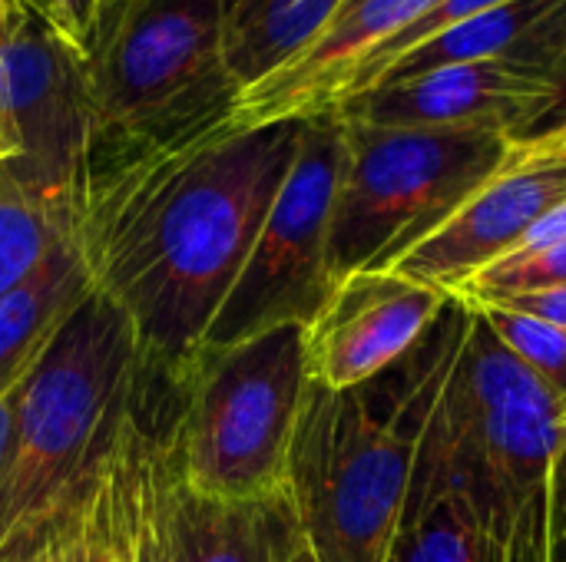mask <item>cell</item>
<instances>
[{
	"label": "cell",
	"instance_id": "cell-5",
	"mask_svg": "<svg viewBox=\"0 0 566 562\" xmlns=\"http://www.w3.org/2000/svg\"><path fill=\"white\" fill-rule=\"evenodd\" d=\"M345 123V166L328 229L335 285L395 265L507 159L511 139L461 129Z\"/></svg>",
	"mask_w": 566,
	"mask_h": 562
},
{
	"label": "cell",
	"instance_id": "cell-21",
	"mask_svg": "<svg viewBox=\"0 0 566 562\" xmlns=\"http://www.w3.org/2000/svg\"><path fill=\"white\" fill-rule=\"evenodd\" d=\"M554 285H566V242L531 255H514L484 268L481 275L464 282L454 291V298L478 305V301H494V298H507L534 288H554Z\"/></svg>",
	"mask_w": 566,
	"mask_h": 562
},
{
	"label": "cell",
	"instance_id": "cell-13",
	"mask_svg": "<svg viewBox=\"0 0 566 562\" xmlns=\"http://www.w3.org/2000/svg\"><path fill=\"white\" fill-rule=\"evenodd\" d=\"M302 523L289 490L262 500H209L172 477L153 562H295L305 553Z\"/></svg>",
	"mask_w": 566,
	"mask_h": 562
},
{
	"label": "cell",
	"instance_id": "cell-15",
	"mask_svg": "<svg viewBox=\"0 0 566 562\" xmlns=\"http://www.w3.org/2000/svg\"><path fill=\"white\" fill-rule=\"evenodd\" d=\"M73 242L60 245L40 272L0 301V394L30 378L63 321L93 291Z\"/></svg>",
	"mask_w": 566,
	"mask_h": 562
},
{
	"label": "cell",
	"instance_id": "cell-16",
	"mask_svg": "<svg viewBox=\"0 0 566 562\" xmlns=\"http://www.w3.org/2000/svg\"><path fill=\"white\" fill-rule=\"evenodd\" d=\"M507 553L458 490L438 487L408 497L388 562H507Z\"/></svg>",
	"mask_w": 566,
	"mask_h": 562
},
{
	"label": "cell",
	"instance_id": "cell-20",
	"mask_svg": "<svg viewBox=\"0 0 566 562\" xmlns=\"http://www.w3.org/2000/svg\"><path fill=\"white\" fill-rule=\"evenodd\" d=\"M501 3H507V0H438L434 7H428V10H424L421 17H415L411 23H405L395 36H388V40L371 53V60H368V63L361 66V73L355 76L345 106H348L352 99H358L361 93L375 89V86L385 79V73H388L405 53H411L415 46H421L424 40H431V36H438V33H444V30L464 23V20H471V17H478V13H484V10H491V7H501ZM345 106H342V109H345ZM342 109H338V113H342ZM338 113H335V116H338Z\"/></svg>",
	"mask_w": 566,
	"mask_h": 562
},
{
	"label": "cell",
	"instance_id": "cell-27",
	"mask_svg": "<svg viewBox=\"0 0 566 562\" xmlns=\"http://www.w3.org/2000/svg\"><path fill=\"white\" fill-rule=\"evenodd\" d=\"M17 3H23V7H30V10H36V13H43L46 20L53 17V0H17ZM53 23V20H50Z\"/></svg>",
	"mask_w": 566,
	"mask_h": 562
},
{
	"label": "cell",
	"instance_id": "cell-1",
	"mask_svg": "<svg viewBox=\"0 0 566 562\" xmlns=\"http://www.w3.org/2000/svg\"><path fill=\"white\" fill-rule=\"evenodd\" d=\"M471 308L454 298L428 338L368 384L305 388L289 497L315 562H388L434 401L468 341Z\"/></svg>",
	"mask_w": 566,
	"mask_h": 562
},
{
	"label": "cell",
	"instance_id": "cell-29",
	"mask_svg": "<svg viewBox=\"0 0 566 562\" xmlns=\"http://www.w3.org/2000/svg\"><path fill=\"white\" fill-rule=\"evenodd\" d=\"M295 562H315V560H312V553L305 550V553H302V556H298V560H295Z\"/></svg>",
	"mask_w": 566,
	"mask_h": 562
},
{
	"label": "cell",
	"instance_id": "cell-4",
	"mask_svg": "<svg viewBox=\"0 0 566 562\" xmlns=\"http://www.w3.org/2000/svg\"><path fill=\"white\" fill-rule=\"evenodd\" d=\"M172 381V467L186 490L229 503L289 490V454L308 388L302 325L199 351Z\"/></svg>",
	"mask_w": 566,
	"mask_h": 562
},
{
	"label": "cell",
	"instance_id": "cell-17",
	"mask_svg": "<svg viewBox=\"0 0 566 562\" xmlns=\"http://www.w3.org/2000/svg\"><path fill=\"white\" fill-rule=\"evenodd\" d=\"M66 242V202L30 189L7 166H0V301L30 282Z\"/></svg>",
	"mask_w": 566,
	"mask_h": 562
},
{
	"label": "cell",
	"instance_id": "cell-23",
	"mask_svg": "<svg viewBox=\"0 0 566 562\" xmlns=\"http://www.w3.org/2000/svg\"><path fill=\"white\" fill-rule=\"evenodd\" d=\"M478 305H504L524 315H534L541 321H551L557 328H566V285L554 288H534V291H521V295H507V298H494V301H478Z\"/></svg>",
	"mask_w": 566,
	"mask_h": 562
},
{
	"label": "cell",
	"instance_id": "cell-22",
	"mask_svg": "<svg viewBox=\"0 0 566 562\" xmlns=\"http://www.w3.org/2000/svg\"><path fill=\"white\" fill-rule=\"evenodd\" d=\"M116 0H53V26L86 56L103 30V20Z\"/></svg>",
	"mask_w": 566,
	"mask_h": 562
},
{
	"label": "cell",
	"instance_id": "cell-28",
	"mask_svg": "<svg viewBox=\"0 0 566 562\" xmlns=\"http://www.w3.org/2000/svg\"><path fill=\"white\" fill-rule=\"evenodd\" d=\"M13 7H23V3H17V0H0V30H3V23L10 20Z\"/></svg>",
	"mask_w": 566,
	"mask_h": 562
},
{
	"label": "cell",
	"instance_id": "cell-25",
	"mask_svg": "<svg viewBox=\"0 0 566 562\" xmlns=\"http://www.w3.org/2000/svg\"><path fill=\"white\" fill-rule=\"evenodd\" d=\"M517 149L531 152V156H564L566 159V116H560L557 123L524 136V139H514Z\"/></svg>",
	"mask_w": 566,
	"mask_h": 562
},
{
	"label": "cell",
	"instance_id": "cell-2",
	"mask_svg": "<svg viewBox=\"0 0 566 562\" xmlns=\"http://www.w3.org/2000/svg\"><path fill=\"white\" fill-rule=\"evenodd\" d=\"M143 364L129 315L99 288L33 368L0 487V562H23L93 490Z\"/></svg>",
	"mask_w": 566,
	"mask_h": 562
},
{
	"label": "cell",
	"instance_id": "cell-7",
	"mask_svg": "<svg viewBox=\"0 0 566 562\" xmlns=\"http://www.w3.org/2000/svg\"><path fill=\"white\" fill-rule=\"evenodd\" d=\"M342 166L345 123L338 116L305 119L295 162L265 225L192 354L226 351L285 325L305 328L318 315L335 288L328 229Z\"/></svg>",
	"mask_w": 566,
	"mask_h": 562
},
{
	"label": "cell",
	"instance_id": "cell-9",
	"mask_svg": "<svg viewBox=\"0 0 566 562\" xmlns=\"http://www.w3.org/2000/svg\"><path fill=\"white\" fill-rule=\"evenodd\" d=\"M560 106L551 76L514 60L444 63L405 79H388L352 99L338 119L395 129H461L524 139L544 129Z\"/></svg>",
	"mask_w": 566,
	"mask_h": 562
},
{
	"label": "cell",
	"instance_id": "cell-26",
	"mask_svg": "<svg viewBox=\"0 0 566 562\" xmlns=\"http://www.w3.org/2000/svg\"><path fill=\"white\" fill-rule=\"evenodd\" d=\"M554 83H557V89H560V106H557V116L551 119V123H557L560 116H566V60H564V66L557 70V76H554ZM547 123V126H551Z\"/></svg>",
	"mask_w": 566,
	"mask_h": 562
},
{
	"label": "cell",
	"instance_id": "cell-30",
	"mask_svg": "<svg viewBox=\"0 0 566 562\" xmlns=\"http://www.w3.org/2000/svg\"><path fill=\"white\" fill-rule=\"evenodd\" d=\"M116 562H149V560H116Z\"/></svg>",
	"mask_w": 566,
	"mask_h": 562
},
{
	"label": "cell",
	"instance_id": "cell-12",
	"mask_svg": "<svg viewBox=\"0 0 566 562\" xmlns=\"http://www.w3.org/2000/svg\"><path fill=\"white\" fill-rule=\"evenodd\" d=\"M438 0H348L345 10L279 73L239 93L235 129L335 116L371 53Z\"/></svg>",
	"mask_w": 566,
	"mask_h": 562
},
{
	"label": "cell",
	"instance_id": "cell-10",
	"mask_svg": "<svg viewBox=\"0 0 566 562\" xmlns=\"http://www.w3.org/2000/svg\"><path fill=\"white\" fill-rule=\"evenodd\" d=\"M454 295L391 268L345 275L305 325L308 381L348 391L405 361L438 325Z\"/></svg>",
	"mask_w": 566,
	"mask_h": 562
},
{
	"label": "cell",
	"instance_id": "cell-6",
	"mask_svg": "<svg viewBox=\"0 0 566 562\" xmlns=\"http://www.w3.org/2000/svg\"><path fill=\"white\" fill-rule=\"evenodd\" d=\"M83 79L90 132L232 109L239 86L222 63V0H116L83 56Z\"/></svg>",
	"mask_w": 566,
	"mask_h": 562
},
{
	"label": "cell",
	"instance_id": "cell-8",
	"mask_svg": "<svg viewBox=\"0 0 566 562\" xmlns=\"http://www.w3.org/2000/svg\"><path fill=\"white\" fill-rule=\"evenodd\" d=\"M90 132L83 53L36 10L13 7L0 30L3 162L30 189L63 199Z\"/></svg>",
	"mask_w": 566,
	"mask_h": 562
},
{
	"label": "cell",
	"instance_id": "cell-18",
	"mask_svg": "<svg viewBox=\"0 0 566 562\" xmlns=\"http://www.w3.org/2000/svg\"><path fill=\"white\" fill-rule=\"evenodd\" d=\"M468 305V301H464ZM497 341L560 401L566 404V328L541 321L534 315L504 305H471Z\"/></svg>",
	"mask_w": 566,
	"mask_h": 562
},
{
	"label": "cell",
	"instance_id": "cell-24",
	"mask_svg": "<svg viewBox=\"0 0 566 562\" xmlns=\"http://www.w3.org/2000/svg\"><path fill=\"white\" fill-rule=\"evenodd\" d=\"M33 374V371H30ZM27 381L23 378L20 384H13L10 391L0 394V487L7 480V470L13 464V450H17V421H20V401H23V391H27Z\"/></svg>",
	"mask_w": 566,
	"mask_h": 562
},
{
	"label": "cell",
	"instance_id": "cell-19",
	"mask_svg": "<svg viewBox=\"0 0 566 562\" xmlns=\"http://www.w3.org/2000/svg\"><path fill=\"white\" fill-rule=\"evenodd\" d=\"M507 562H566V444L514 530Z\"/></svg>",
	"mask_w": 566,
	"mask_h": 562
},
{
	"label": "cell",
	"instance_id": "cell-11",
	"mask_svg": "<svg viewBox=\"0 0 566 562\" xmlns=\"http://www.w3.org/2000/svg\"><path fill=\"white\" fill-rule=\"evenodd\" d=\"M564 199V156H531L511 142L504 166L388 268L454 295L474 275L504 262Z\"/></svg>",
	"mask_w": 566,
	"mask_h": 562
},
{
	"label": "cell",
	"instance_id": "cell-3",
	"mask_svg": "<svg viewBox=\"0 0 566 562\" xmlns=\"http://www.w3.org/2000/svg\"><path fill=\"white\" fill-rule=\"evenodd\" d=\"M564 444L566 404L471 308L468 341L424 424L408 497L438 487L458 490L488 533L511 550L514 530Z\"/></svg>",
	"mask_w": 566,
	"mask_h": 562
},
{
	"label": "cell",
	"instance_id": "cell-14",
	"mask_svg": "<svg viewBox=\"0 0 566 562\" xmlns=\"http://www.w3.org/2000/svg\"><path fill=\"white\" fill-rule=\"evenodd\" d=\"M348 0H222V63L239 93L295 60Z\"/></svg>",
	"mask_w": 566,
	"mask_h": 562
}]
</instances>
